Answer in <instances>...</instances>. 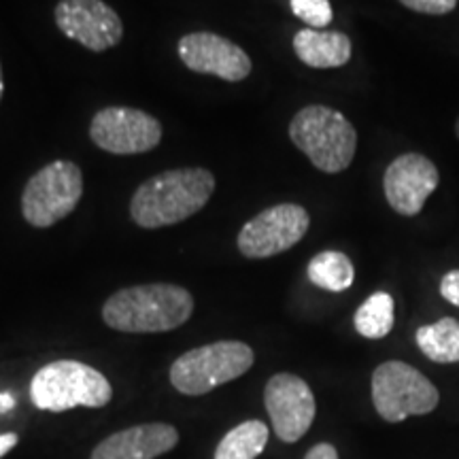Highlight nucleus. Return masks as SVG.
Masks as SVG:
<instances>
[{
	"instance_id": "nucleus-1",
	"label": "nucleus",
	"mask_w": 459,
	"mask_h": 459,
	"mask_svg": "<svg viewBox=\"0 0 459 459\" xmlns=\"http://www.w3.org/2000/svg\"><path fill=\"white\" fill-rule=\"evenodd\" d=\"M215 192V175L206 169L164 170L143 181L130 200L136 226L156 230L175 226L203 211Z\"/></svg>"
},
{
	"instance_id": "nucleus-2",
	"label": "nucleus",
	"mask_w": 459,
	"mask_h": 459,
	"mask_svg": "<svg viewBox=\"0 0 459 459\" xmlns=\"http://www.w3.org/2000/svg\"><path fill=\"white\" fill-rule=\"evenodd\" d=\"M194 313V298L186 287L149 283L115 291L102 307L108 328L128 334H158L181 328Z\"/></svg>"
},
{
	"instance_id": "nucleus-3",
	"label": "nucleus",
	"mask_w": 459,
	"mask_h": 459,
	"mask_svg": "<svg viewBox=\"0 0 459 459\" xmlns=\"http://www.w3.org/2000/svg\"><path fill=\"white\" fill-rule=\"evenodd\" d=\"M290 139L321 172L338 175L351 166L358 152V130L336 108L304 107L290 122Z\"/></svg>"
},
{
	"instance_id": "nucleus-4",
	"label": "nucleus",
	"mask_w": 459,
	"mask_h": 459,
	"mask_svg": "<svg viewBox=\"0 0 459 459\" xmlns=\"http://www.w3.org/2000/svg\"><path fill=\"white\" fill-rule=\"evenodd\" d=\"M30 398L41 411L65 412L77 406L102 409L113 398L107 377L83 361L57 359L43 366L30 383Z\"/></svg>"
},
{
	"instance_id": "nucleus-5",
	"label": "nucleus",
	"mask_w": 459,
	"mask_h": 459,
	"mask_svg": "<svg viewBox=\"0 0 459 459\" xmlns=\"http://www.w3.org/2000/svg\"><path fill=\"white\" fill-rule=\"evenodd\" d=\"M255 355L240 341H217L192 349L170 366V383L186 395H204L215 387L243 377L254 366Z\"/></svg>"
},
{
	"instance_id": "nucleus-6",
	"label": "nucleus",
	"mask_w": 459,
	"mask_h": 459,
	"mask_svg": "<svg viewBox=\"0 0 459 459\" xmlns=\"http://www.w3.org/2000/svg\"><path fill=\"white\" fill-rule=\"evenodd\" d=\"M372 404L387 423L429 415L440 402L438 389L415 366L400 359L383 361L372 372Z\"/></svg>"
},
{
	"instance_id": "nucleus-7",
	"label": "nucleus",
	"mask_w": 459,
	"mask_h": 459,
	"mask_svg": "<svg viewBox=\"0 0 459 459\" xmlns=\"http://www.w3.org/2000/svg\"><path fill=\"white\" fill-rule=\"evenodd\" d=\"M82 196V169L68 160H56L28 179L22 194V215L34 228H51L77 209Z\"/></svg>"
},
{
	"instance_id": "nucleus-8",
	"label": "nucleus",
	"mask_w": 459,
	"mask_h": 459,
	"mask_svg": "<svg viewBox=\"0 0 459 459\" xmlns=\"http://www.w3.org/2000/svg\"><path fill=\"white\" fill-rule=\"evenodd\" d=\"M311 215L300 204L281 203L257 213L238 232V251L249 260L285 254L307 237Z\"/></svg>"
},
{
	"instance_id": "nucleus-9",
	"label": "nucleus",
	"mask_w": 459,
	"mask_h": 459,
	"mask_svg": "<svg viewBox=\"0 0 459 459\" xmlns=\"http://www.w3.org/2000/svg\"><path fill=\"white\" fill-rule=\"evenodd\" d=\"M90 139L107 153L136 156L160 145L162 124L141 108L107 107L91 117Z\"/></svg>"
},
{
	"instance_id": "nucleus-10",
	"label": "nucleus",
	"mask_w": 459,
	"mask_h": 459,
	"mask_svg": "<svg viewBox=\"0 0 459 459\" xmlns=\"http://www.w3.org/2000/svg\"><path fill=\"white\" fill-rule=\"evenodd\" d=\"M264 404L279 440L291 445L308 432L317 412L313 389L304 378L279 372L264 389Z\"/></svg>"
},
{
	"instance_id": "nucleus-11",
	"label": "nucleus",
	"mask_w": 459,
	"mask_h": 459,
	"mask_svg": "<svg viewBox=\"0 0 459 459\" xmlns=\"http://www.w3.org/2000/svg\"><path fill=\"white\" fill-rule=\"evenodd\" d=\"M440 183L436 164L423 153H402L385 169L383 192L387 204L402 217H415Z\"/></svg>"
},
{
	"instance_id": "nucleus-12",
	"label": "nucleus",
	"mask_w": 459,
	"mask_h": 459,
	"mask_svg": "<svg viewBox=\"0 0 459 459\" xmlns=\"http://www.w3.org/2000/svg\"><path fill=\"white\" fill-rule=\"evenodd\" d=\"M56 24L68 39L96 54L115 48L124 37L122 20L102 0H60Z\"/></svg>"
},
{
	"instance_id": "nucleus-13",
	"label": "nucleus",
	"mask_w": 459,
	"mask_h": 459,
	"mask_svg": "<svg viewBox=\"0 0 459 459\" xmlns=\"http://www.w3.org/2000/svg\"><path fill=\"white\" fill-rule=\"evenodd\" d=\"M181 62L198 74H213L223 82H243L254 71L243 48L215 32H189L177 45Z\"/></svg>"
},
{
	"instance_id": "nucleus-14",
	"label": "nucleus",
	"mask_w": 459,
	"mask_h": 459,
	"mask_svg": "<svg viewBox=\"0 0 459 459\" xmlns=\"http://www.w3.org/2000/svg\"><path fill=\"white\" fill-rule=\"evenodd\" d=\"M179 443V432L170 423H143L115 432L91 451L90 459H156Z\"/></svg>"
},
{
	"instance_id": "nucleus-15",
	"label": "nucleus",
	"mask_w": 459,
	"mask_h": 459,
	"mask_svg": "<svg viewBox=\"0 0 459 459\" xmlns=\"http://www.w3.org/2000/svg\"><path fill=\"white\" fill-rule=\"evenodd\" d=\"M294 51L298 60L311 68H341L351 60L353 45L344 32L304 28L296 32Z\"/></svg>"
},
{
	"instance_id": "nucleus-16",
	"label": "nucleus",
	"mask_w": 459,
	"mask_h": 459,
	"mask_svg": "<svg viewBox=\"0 0 459 459\" xmlns=\"http://www.w3.org/2000/svg\"><path fill=\"white\" fill-rule=\"evenodd\" d=\"M307 277L315 287L332 291V294H341L347 291L355 281V268L351 257L342 251H321L308 262Z\"/></svg>"
},
{
	"instance_id": "nucleus-17",
	"label": "nucleus",
	"mask_w": 459,
	"mask_h": 459,
	"mask_svg": "<svg viewBox=\"0 0 459 459\" xmlns=\"http://www.w3.org/2000/svg\"><path fill=\"white\" fill-rule=\"evenodd\" d=\"M417 347L436 364L459 361V321L443 317L417 330Z\"/></svg>"
},
{
	"instance_id": "nucleus-18",
	"label": "nucleus",
	"mask_w": 459,
	"mask_h": 459,
	"mask_svg": "<svg viewBox=\"0 0 459 459\" xmlns=\"http://www.w3.org/2000/svg\"><path fill=\"white\" fill-rule=\"evenodd\" d=\"M268 445V426L257 419L238 423L223 436L215 459H257Z\"/></svg>"
},
{
	"instance_id": "nucleus-19",
	"label": "nucleus",
	"mask_w": 459,
	"mask_h": 459,
	"mask_svg": "<svg viewBox=\"0 0 459 459\" xmlns=\"http://www.w3.org/2000/svg\"><path fill=\"white\" fill-rule=\"evenodd\" d=\"M394 298L387 291H377L355 311L353 325L359 336L378 341L394 330Z\"/></svg>"
},
{
	"instance_id": "nucleus-20",
	"label": "nucleus",
	"mask_w": 459,
	"mask_h": 459,
	"mask_svg": "<svg viewBox=\"0 0 459 459\" xmlns=\"http://www.w3.org/2000/svg\"><path fill=\"white\" fill-rule=\"evenodd\" d=\"M290 7L298 20L315 30L330 26L334 17L330 0H290Z\"/></svg>"
},
{
	"instance_id": "nucleus-21",
	"label": "nucleus",
	"mask_w": 459,
	"mask_h": 459,
	"mask_svg": "<svg viewBox=\"0 0 459 459\" xmlns=\"http://www.w3.org/2000/svg\"><path fill=\"white\" fill-rule=\"evenodd\" d=\"M406 9L423 15H449L459 0H400Z\"/></svg>"
},
{
	"instance_id": "nucleus-22",
	"label": "nucleus",
	"mask_w": 459,
	"mask_h": 459,
	"mask_svg": "<svg viewBox=\"0 0 459 459\" xmlns=\"http://www.w3.org/2000/svg\"><path fill=\"white\" fill-rule=\"evenodd\" d=\"M440 296L449 304H453V307L459 308V268L449 271L440 279Z\"/></svg>"
},
{
	"instance_id": "nucleus-23",
	"label": "nucleus",
	"mask_w": 459,
	"mask_h": 459,
	"mask_svg": "<svg viewBox=\"0 0 459 459\" xmlns=\"http://www.w3.org/2000/svg\"><path fill=\"white\" fill-rule=\"evenodd\" d=\"M304 459H338V451L334 445L330 443H319L315 445L308 449L307 455H304Z\"/></svg>"
},
{
	"instance_id": "nucleus-24",
	"label": "nucleus",
	"mask_w": 459,
	"mask_h": 459,
	"mask_svg": "<svg viewBox=\"0 0 459 459\" xmlns=\"http://www.w3.org/2000/svg\"><path fill=\"white\" fill-rule=\"evenodd\" d=\"M15 445H17V434H0V457L7 455Z\"/></svg>"
},
{
	"instance_id": "nucleus-25",
	"label": "nucleus",
	"mask_w": 459,
	"mask_h": 459,
	"mask_svg": "<svg viewBox=\"0 0 459 459\" xmlns=\"http://www.w3.org/2000/svg\"><path fill=\"white\" fill-rule=\"evenodd\" d=\"M15 406V398L7 392H0V415L9 412Z\"/></svg>"
},
{
	"instance_id": "nucleus-26",
	"label": "nucleus",
	"mask_w": 459,
	"mask_h": 459,
	"mask_svg": "<svg viewBox=\"0 0 459 459\" xmlns=\"http://www.w3.org/2000/svg\"><path fill=\"white\" fill-rule=\"evenodd\" d=\"M4 94V77H3V66H0V100H3Z\"/></svg>"
},
{
	"instance_id": "nucleus-27",
	"label": "nucleus",
	"mask_w": 459,
	"mask_h": 459,
	"mask_svg": "<svg viewBox=\"0 0 459 459\" xmlns=\"http://www.w3.org/2000/svg\"><path fill=\"white\" fill-rule=\"evenodd\" d=\"M455 136H457V141H459V117H457V122H455Z\"/></svg>"
}]
</instances>
